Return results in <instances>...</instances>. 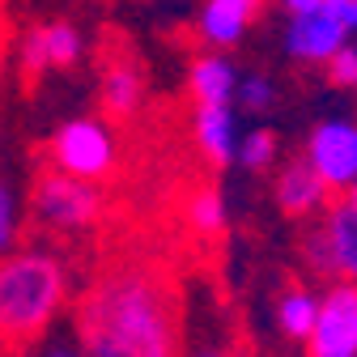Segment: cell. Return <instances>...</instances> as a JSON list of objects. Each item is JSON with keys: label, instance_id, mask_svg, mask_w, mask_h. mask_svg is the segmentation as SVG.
I'll use <instances>...</instances> for the list:
<instances>
[{"label": "cell", "instance_id": "cell-1", "mask_svg": "<svg viewBox=\"0 0 357 357\" xmlns=\"http://www.w3.org/2000/svg\"><path fill=\"white\" fill-rule=\"evenodd\" d=\"M85 357H178V289L153 255H115L77 294Z\"/></svg>", "mask_w": 357, "mask_h": 357}, {"label": "cell", "instance_id": "cell-2", "mask_svg": "<svg viewBox=\"0 0 357 357\" xmlns=\"http://www.w3.org/2000/svg\"><path fill=\"white\" fill-rule=\"evenodd\" d=\"M68 298L64 259L47 247H17L0 255V349L22 353L52 328Z\"/></svg>", "mask_w": 357, "mask_h": 357}, {"label": "cell", "instance_id": "cell-3", "mask_svg": "<svg viewBox=\"0 0 357 357\" xmlns=\"http://www.w3.org/2000/svg\"><path fill=\"white\" fill-rule=\"evenodd\" d=\"M107 213V196L98 183L77 174H64L56 166H43L30 183V217L47 234H85L94 230Z\"/></svg>", "mask_w": 357, "mask_h": 357}, {"label": "cell", "instance_id": "cell-4", "mask_svg": "<svg viewBox=\"0 0 357 357\" xmlns=\"http://www.w3.org/2000/svg\"><path fill=\"white\" fill-rule=\"evenodd\" d=\"M115 158H119V145L111 137V128L102 119H68L56 137L47 141V166L64 170V174H77V178H111L115 174Z\"/></svg>", "mask_w": 357, "mask_h": 357}, {"label": "cell", "instance_id": "cell-5", "mask_svg": "<svg viewBox=\"0 0 357 357\" xmlns=\"http://www.w3.org/2000/svg\"><path fill=\"white\" fill-rule=\"evenodd\" d=\"M81 52H85V43H81L77 26H68V22H38V26H30L22 34L17 64H22V77L34 85L43 77H52V73L77 68Z\"/></svg>", "mask_w": 357, "mask_h": 357}, {"label": "cell", "instance_id": "cell-6", "mask_svg": "<svg viewBox=\"0 0 357 357\" xmlns=\"http://www.w3.org/2000/svg\"><path fill=\"white\" fill-rule=\"evenodd\" d=\"M306 357H357V281L328 289L319 319L306 336Z\"/></svg>", "mask_w": 357, "mask_h": 357}, {"label": "cell", "instance_id": "cell-7", "mask_svg": "<svg viewBox=\"0 0 357 357\" xmlns=\"http://www.w3.org/2000/svg\"><path fill=\"white\" fill-rule=\"evenodd\" d=\"M306 162L319 170L328 188H353L357 183V128L344 119H328L310 132Z\"/></svg>", "mask_w": 357, "mask_h": 357}, {"label": "cell", "instance_id": "cell-8", "mask_svg": "<svg viewBox=\"0 0 357 357\" xmlns=\"http://www.w3.org/2000/svg\"><path fill=\"white\" fill-rule=\"evenodd\" d=\"M349 38V26L340 17H332L328 9H315V13H302V17H289V30H285V52L294 60H306V64H328Z\"/></svg>", "mask_w": 357, "mask_h": 357}, {"label": "cell", "instance_id": "cell-9", "mask_svg": "<svg viewBox=\"0 0 357 357\" xmlns=\"http://www.w3.org/2000/svg\"><path fill=\"white\" fill-rule=\"evenodd\" d=\"M98 102L107 111L111 123H128L137 119V111L145 107V73L132 56H111L98 81Z\"/></svg>", "mask_w": 357, "mask_h": 357}, {"label": "cell", "instance_id": "cell-10", "mask_svg": "<svg viewBox=\"0 0 357 357\" xmlns=\"http://www.w3.org/2000/svg\"><path fill=\"white\" fill-rule=\"evenodd\" d=\"M273 192H277V208L285 217H310L319 204H328V196H332V188L319 178V170L306 162V153L294 158L289 166H281Z\"/></svg>", "mask_w": 357, "mask_h": 357}, {"label": "cell", "instance_id": "cell-11", "mask_svg": "<svg viewBox=\"0 0 357 357\" xmlns=\"http://www.w3.org/2000/svg\"><path fill=\"white\" fill-rule=\"evenodd\" d=\"M259 13H264V0H204L200 38L208 47H234Z\"/></svg>", "mask_w": 357, "mask_h": 357}, {"label": "cell", "instance_id": "cell-12", "mask_svg": "<svg viewBox=\"0 0 357 357\" xmlns=\"http://www.w3.org/2000/svg\"><path fill=\"white\" fill-rule=\"evenodd\" d=\"M319 226H324V238L332 251V273L344 281H357V213H353V204L328 196V221H319Z\"/></svg>", "mask_w": 357, "mask_h": 357}, {"label": "cell", "instance_id": "cell-13", "mask_svg": "<svg viewBox=\"0 0 357 357\" xmlns=\"http://www.w3.org/2000/svg\"><path fill=\"white\" fill-rule=\"evenodd\" d=\"M196 145L208 166H226L234 158V115L230 102H196Z\"/></svg>", "mask_w": 357, "mask_h": 357}, {"label": "cell", "instance_id": "cell-14", "mask_svg": "<svg viewBox=\"0 0 357 357\" xmlns=\"http://www.w3.org/2000/svg\"><path fill=\"white\" fill-rule=\"evenodd\" d=\"M188 85H192L196 102H230L234 89H238V77L221 56H200L188 73Z\"/></svg>", "mask_w": 357, "mask_h": 357}, {"label": "cell", "instance_id": "cell-15", "mask_svg": "<svg viewBox=\"0 0 357 357\" xmlns=\"http://www.w3.org/2000/svg\"><path fill=\"white\" fill-rule=\"evenodd\" d=\"M277 319H281V332H285V336L306 340L310 328H315V319H319V302L310 298L302 285H289V289L281 294V302H277Z\"/></svg>", "mask_w": 357, "mask_h": 357}, {"label": "cell", "instance_id": "cell-16", "mask_svg": "<svg viewBox=\"0 0 357 357\" xmlns=\"http://www.w3.org/2000/svg\"><path fill=\"white\" fill-rule=\"evenodd\" d=\"M188 226L204 238H217L221 230H226V204H221V192L217 188H196L188 196Z\"/></svg>", "mask_w": 357, "mask_h": 357}, {"label": "cell", "instance_id": "cell-17", "mask_svg": "<svg viewBox=\"0 0 357 357\" xmlns=\"http://www.w3.org/2000/svg\"><path fill=\"white\" fill-rule=\"evenodd\" d=\"M17 243H22V208L9 178H0V255L17 251Z\"/></svg>", "mask_w": 357, "mask_h": 357}, {"label": "cell", "instance_id": "cell-18", "mask_svg": "<svg viewBox=\"0 0 357 357\" xmlns=\"http://www.w3.org/2000/svg\"><path fill=\"white\" fill-rule=\"evenodd\" d=\"M273 158H277V132H273V128H255V132H247V137H243L238 162H243L247 170H264Z\"/></svg>", "mask_w": 357, "mask_h": 357}, {"label": "cell", "instance_id": "cell-19", "mask_svg": "<svg viewBox=\"0 0 357 357\" xmlns=\"http://www.w3.org/2000/svg\"><path fill=\"white\" fill-rule=\"evenodd\" d=\"M234 98H238V107L251 111V115H255V111H268V107H273V81L259 77V73H251L247 81H238Z\"/></svg>", "mask_w": 357, "mask_h": 357}, {"label": "cell", "instance_id": "cell-20", "mask_svg": "<svg viewBox=\"0 0 357 357\" xmlns=\"http://www.w3.org/2000/svg\"><path fill=\"white\" fill-rule=\"evenodd\" d=\"M328 81L332 85H357V47H344L328 60Z\"/></svg>", "mask_w": 357, "mask_h": 357}, {"label": "cell", "instance_id": "cell-21", "mask_svg": "<svg viewBox=\"0 0 357 357\" xmlns=\"http://www.w3.org/2000/svg\"><path fill=\"white\" fill-rule=\"evenodd\" d=\"M277 5H281V13H285V17H302V13L324 9V0H277Z\"/></svg>", "mask_w": 357, "mask_h": 357}, {"label": "cell", "instance_id": "cell-22", "mask_svg": "<svg viewBox=\"0 0 357 357\" xmlns=\"http://www.w3.org/2000/svg\"><path fill=\"white\" fill-rule=\"evenodd\" d=\"M349 204H353V213H357V183L349 188Z\"/></svg>", "mask_w": 357, "mask_h": 357}, {"label": "cell", "instance_id": "cell-23", "mask_svg": "<svg viewBox=\"0 0 357 357\" xmlns=\"http://www.w3.org/2000/svg\"><path fill=\"white\" fill-rule=\"evenodd\" d=\"M43 357H73V353H64V349H52V353H43Z\"/></svg>", "mask_w": 357, "mask_h": 357}, {"label": "cell", "instance_id": "cell-24", "mask_svg": "<svg viewBox=\"0 0 357 357\" xmlns=\"http://www.w3.org/2000/svg\"><path fill=\"white\" fill-rule=\"evenodd\" d=\"M0 64H5V30H0Z\"/></svg>", "mask_w": 357, "mask_h": 357}, {"label": "cell", "instance_id": "cell-25", "mask_svg": "<svg viewBox=\"0 0 357 357\" xmlns=\"http://www.w3.org/2000/svg\"><path fill=\"white\" fill-rule=\"evenodd\" d=\"M196 357H226V353H196Z\"/></svg>", "mask_w": 357, "mask_h": 357}, {"label": "cell", "instance_id": "cell-26", "mask_svg": "<svg viewBox=\"0 0 357 357\" xmlns=\"http://www.w3.org/2000/svg\"><path fill=\"white\" fill-rule=\"evenodd\" d=\"M353 89H357V85H353Z\"/></svg>", "mask_w": 357, "mask_h": 357}]
</instances>
